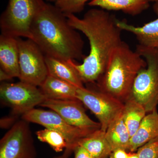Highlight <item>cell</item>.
Masks as SVG:
<instances>
[{"instance_id":"obj_3","label":"cell","mask_w":158,"mask_h":158,"mask_svg":"<svg viewBox=\"0 0 158 158\" xmlns=\"http://www.w3.org/2000/svg\"><path fill=\"white\" fill-rule=\"evenodd\" d=\"M147 66L145 59L124 41L114 49L98 81L99 90L124 103L131 97L135 79Z\"/></svg>"},{"instance_id":"obj_4","label":"cell","mask_w":158,"mask_h":158,"mask_svg":"<svg viewBox=\"0 0 158 158\" xmlns=\"http://www.w3.org/2000/svg\"><path fill=\"white\" fill-rule=\"evenodd\" d=\"M136 51L145 59L147 66L135 79L131 97L141 104L148 113L158 106V50L138 44Z\"/></svg>"},{"instance_id":"obj_20","label":"cell","mask_w":158,"mask_h":158,"mask_svg":"<svg viewBox=\"0 0 158 158\" xmlns=\"http://www.w3.org/2000/svg\"><path fill=\"white\" fill-rule=\"evenodd\" d=\"M147 113L144 107L132 97L125 102L123 117L131 137L136 132Z\"/></svg>"},{"instance_id":"obj_11","label":"cell","mask_w":158,"mask_h":158,"mask_svg":"<svg viewBox=\"0 0 158 158\" xmlns=\"http://www.w3.org/2000/svg\"><path fill=\"white\" fill-rule=\"evenodd\" d=\"M79 100H56L46 99L40 105L59 114L69 124L85 129L97 130L100 123L94 121L86 114Z\"/></svg>"},{"instance_id":"obj_10","label":"cell","mask_w":158,"mask_h":158,"mask_svg":"<svg viewBox=\"0 0 158 158\" xmlns=\"http://www.w3.org/2000/svg\"><path fill=\"white\" fill-rule=\"evenodd\" d=\"M29 123L18 120L0 141V158H36Z\"/></svg>"},{"instance_id":"obj_19","label":"cell","mask_w":158,"mask_h":158,"mask_svg":"<svg viewBox=\"0 0 158 158\" xmlns=\"http://www.w3.org/2000/svg\"><path fill=\"white\" fill-rule=\"evenodd\" d=\"M106 136L112 151L118 148L128 150L131 137L122 113L109 126L106 132Z\"/></svg>"},{"instance_id":"obj_9","label":"cell","mask_w":158,"mask_h":158,"mask_svg":"<svg viewBox=\"0 0 158 158\" xmlns=\"http://www.w3.org/2000/svg\"><path fill=\"white\" fill-rule=\"evenodd\" d=\"M1 102L11 108L13 115H24L46 99L40 88L20 81L3 83L0 86Z\"/></svg>"},{"instance_id":"obj_23","label":"cell","mask_w":158,"mask_h":158,"mask_svg":"<svg viewBox=\"0 0 158 158\" xmlns=\"http://www.w3.org/2000/svg\"><path fill=\"white\" fill-rule=\"evenodd\" d=\"M139 158H158V140L148 142L137 152Z\"/></svg>"},{"instance_id":"obj_7","label":"cell","mask_w":158,"mask_h":158,"mask_svg":"<svg viewBox=\"0 0 158 158\" xmlns=\"http://www.w3.org/2000/svg\"><path fill=\"white\" fill-rule=\"evenodd\" d=\"M22 118L29 123L42 126L45 128L53 130L65 138L68 147L66 152L71 154L78 146L79 141L94 132V130L85 129L69 123L59 114L52 110L34 109L22 116Z\"/></svg>"},{"instance_id":"obj_22","label":"cell","mask_w":158,"mask_h":158,"mask_svg":"<svg viewBox=\"0 0 158 158\" xmlns=\"http://www.w3.org/2000/svg\"><path fill=\"white\" fill-rule=\"evenodd\" d=\"M90 1L92 0H56L55 6L64 14H75L83 11L85 4Z\"/></svg>"},{"instance_id":"obj_29","label":"cell","mask_w":158,"mask_h":158,"mask_svg":"<svg viewBox=\"0 0 158 158\" xmlns=\"http://www.w3.org/2000/svg\"><path fill=\"white\" fill-rule=\"evenodd\" d=\"M128 158H139L138 153L134 152H130L129 153Z\"/></svg>"},{"instance_id":"obj_27","label":"cell","mask_w":158,"mask_h":158,"mask_svg":"<svg viewBox=\"0 0 158 158\" xmlns=\"http://www.w3.org/2000/svg\"><path fill=\"white\" fill-rule=\"evenodd\" d=\"M12 79L11 77L9 76V75L6 73L4 71L0 69V81H7V80H10Z\"/></svg>"},{"instance_id":"obj_5","label":"cell","mask_w":158,"mask_h":158,"mask_svg":"<svg viewBox=\"0 0 158 158\" xmlns=\"http://www.w3.org/2000/svg\"><path fill=\"white\" fill-rule=\"evenodd\" d=\"M46 3L44 0H9L0 18L2 34L31 39V28Z\"/></svg>"},{"instance_id":"obj_2","label":"cell","mask_w":158,"mask_h":158,"mask_svg":"<svg viewBox=\"0 0 158 158\" xmlns=\"http://www.w3.org/2000/svg\"><path fill=\"white\" fill-rule=\"evenodd\" d=\"M78 31L64 13L46 3L31 26V39L46 56L65 61L83 60L84 42Z\"/></svg>"},{"instance_id":"obj_30","label":"cell","mask_w":158,"mask_h":158,"mask_svg":"<svg viewBox=\"0 0 158 158\" xmlns=\"http://www.w3.org/2000/svg\"><path fill=\"white\" fill-rule=\"evenodd\" d=\"M149 2H158V0H149Z\"/></svg>"},{"instance_id":"obj_8","label":"cell","mask_w":158,"mask_h":158,"mask_svg":"<svg viewBox=\"0 0 158 158\" xmlns=\"http://www.w3.org/2000/svg\"><path fill=\"white\" fill-rule=\"evenodd\" d=\"M77 98L95 115L100 123V129L104 132L124 107V103L112 95L85 87L77 88Z\"/></svg>"},{"instance_id":"obj_18","label":"cell","mask_w":158,"mask_h":158,"mask_svg":"<svg viewBox=\"0 0 158 158\" xmlns=\"http://www.w3.org/2000/svg\"><path fill=\"white\" fill-rule=\"evenodd\" d=\"M78 145L84 147L94 158H107L112 149L106 136V132L100 129L82 138Z\"/></svg>"},{"instance_id":"obj_28","label":"cell","mask_w":158,"mask_h":158,"mask_svg":"<svg viewBox=\"0 0 158 158\" xmlns=\"http://www.w3.org/2000/svg\"><path fill=\"white\" fill-rule=\"evenodd\" d=\"M71 154L69 153L66 152L65 151L64 153L62 155L59 156L55 157L52 158H69V156Z\"/></svg>"},{"instance_id":"obj_1","label":"cell","mask_w":158,"mask_h":158,"mask_svg":"<svg viewBox=\"0 0 158 158\" xmlns=\"http://www.w3.org/2000/svg\"><path fill=\"white\" fill-rule=\"evenodd\" d=\"M69 23L88 38L89 55L81 64L69 60L83 83L97 81L104 72L112 52L122 42L121 31L117 25V19L103 9L88 10L83 18L66 14Z\"/></svg>"},{"instance_id":"obj_25","label":"cell","mask_w":158,"mask_h":158,"mask_svg":"<svg viewBox=\"0 0 158 158\" xmlns=\"http://www.w3.org/2000/svg\"><path fill=\"white\" fill-rule=\"evenodd\" d=\"M74 158H94L84 147L78 145L74 149Z\"/></svg>"},{"instance_id":"obj_6","label":"cell","mask_w":158,"mask_h":158,"mask_svg":"<svg viewBox=\"0 0 158 158\" xmlns=\"http://www.w3.org/2000/svg\"><path fill=\"white\" fill-rule=\"evenodd\" d=\"M20 81L40 87L48 76L45 55L32 40L17 38Z\"/></svg>"},{"instance_id":"obj_26","label":"cell","mask_w":158,"mask_h":158,"mask_svg":"<svg viewBox=\"0 0 158 158\" xmlns=\"http://www.w3.org/2000/svg\"><path fill=\"white\" fill-rule=\"evenodd\" d=\"M110 158H128L129 153L126 150L118 148L112 151Z\"/></svg>"},{"instance_id":"obj_31","label":"cell","mask_w":158,"mask_h":158,"mask_svg":"<svg viewBox=\"0 0 158 158\" xmlns=\"http://www.w3.org/2000/svg\"><path fill=\"white\" fill-rule=\"evenodd\" d=\"M47 1L49 2H55L56 1V0H47Z\"/></svg>"},{"instance_id":"obj_12","label":"cell","mask_w":158,"mask_h":158,"mask_svg":"<svg viewBox=\"0 0 158 158\" xmlns=\"http://www.w3.org/2000/svg\"><path fill=\"white\" fill-rule=\"evenodd\" d=\"M154 11L158 15L156 19L144 24L141 27H136L128 23L125 20L117 19V25L122 31L132 33L135 36L139 45L158 50V2L153 6Z\"/></svg>"},{"instance_id":"obj_17","label":"cell","mask_w":158,"mask_h":158,"mask_svg":"<svg viewBox=\"0 0 158 158\" xmlns=\"http://www.w3.org/2000/svg\"><path fill=\"white\" fill-rule=\"evenodd\" d=\"M149 2V0H92L88 5L107 11H121L135 16L147 10Z\"/></svg>"},{"instance_id":"obj_14","label":"cell","mask_w":158,"mask_h":158,"mask_svg":"<svg viewBox=\"0 0 158 158\" xmlns=\"http://www.w3.org/2000/svg\"><path fill=\"white\" fill-rule=\"evenodd\" d=\"M158 140L157 109L146 114L135 135L131 137L127 151L134 152L139 148L154 140Z\"/></svg>"},{"instance_id":"obj_21","label":"cell","mask_w":158,"mask_h":158,"mask_svg":"<svg viewBox=\"0 0 158 158\" xmlns=\"http://www.w3.org/2000/svg\"><path fill=\"white\" fill-rule=\"evenodd\" d=\"M36 135L40 141L48 144L56 152H62L68 147L64 137L53 130L45 128L37 131Z\"/></svg>"},{"instance_id":"obj_13","label":"cell","mask_w":158,"mask_h":158,"mask_svg":"<svg viewBox=\"0 0 158 158\" xmlns=\"http://www.w3.org/2000/svg\"><path fill=\"white\" fill-rule=\"evenodd\" d=\"M0 65L1 69L12 78H19V53L17 38L1 34Z\"/></svg>"},{"instance_id":"obj_16","label":"cell","mask_w":158,"mask_h":158,"mask_svg":"<svg viewBox=\"0 0 158 158\" xmlns=\"http://www.w3.org/2000/svg\"><path fill=\"white\" fill-rule=\"evenodd\" d=\"M48 75L69 83L77 88H83V82L69 61L45 55Z\"/></svg>"},{"instance_id":"obj_24","label":"cell","mask_w":158,"mask_h":158,"mask_svg":"<svg viewBox=\"0 0 158 158\" xmlns=\"http://www.w3.org/2000/svg\"><path fill=\"white\" fill-rule=\"evenodd\" d=\"M6 116L1 118L0 126L2 128L7 129L11 128L18 121L16 119V115Z\"/></svg>"},{"instance_id":"obj_15","label":"cell","mask_w":158,"mask_h":158,"mask_svg":"<svg viewBox=\"0 0 158 158\" xmlns=\"http://www.w3.org/2000/svg\"><path fill=\"white\" fill-rule=\"evenodd\" d=\"M46 99L56 100H79L77 98L76 87L48 75L40 87Z\"/></svg>"}]
</instances>
